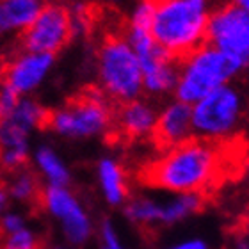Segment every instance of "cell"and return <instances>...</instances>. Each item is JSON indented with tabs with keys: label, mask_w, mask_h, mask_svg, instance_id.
I'll list each match as a JSON object with an SVG mask.
<instances>
[{
	"label": "cell",
	"mask_w": 249,
	"mask_h": 249,
	"mask_svg": "<svg viewBox=\"0 0 249 249\" xmlns=\"http://www.w3.org/2000/svg\"><path fill=\"white\" fill-rule=\"evenodd\" d=\"M102 249H124L110 221L102 223Z\"/></svg>",
	"instance_id": "603a6c76"
},
{
	"label": "cell",
	"mask_w": 249,
	"mask_h": 249,
	"mask_svg": "<svg viewBox=\"0 0 249 249\" xmlns=\"http://www.w3.org/2000/svg\"><path fill=\"white\" fill-rule=\"evenodd\" d=\"M36 164L39 167V171L45 175L48 180V185L52 187H66L70 183V171L66 166L62 164V160L53 153L48 146H41L36 151Z\"/></svg>",
	"instance_id": "e0dca14e"
},
{
	"label": "cell",
	"mask_w": 249,
	"mask_h": 249,
	"mask_svg": "<svg viewBox=\"0 0 249 249\" xmlns=\"http://www.w3.org/2000/svg\"><path fill=\"white\" fill-rule=\"evenodd\" d=\"M53 64V55L50 53H29L23 52L7 62L2 73V80L16 94H27L36 89L47 77Z\"/></svg>",
	"instance_id": "8fae6325"
},
{
	"label": "cell",
	"mask_w": 249,
	"mask_h": 249,
	"mask_svg": "<svg viewBox=\"0 0 249 249\" xmlns=\"http://www.w3.org/2000/svg\"><path fill=\"white\" fill-rule=\"evenodd\" d=\"M0 249H41V242L37 235L25 226L16 233L5 235L0 240Z\"/></svg>",
	"instance_id": "d6986e66"
},
{
	"label": "cell",
	"mask_w": 249,
	"mask_h": 249,
	"mask_svg": "<svg viewBox=\"0 0 249 249\" xmlns=\"http://www.w3.org/2000/svg\"><path fill=\"white\" fill-rule=\"evenodd\" d=\"M73 37L70 7L61 4L43 5L36 20L20 34V47L29 53L53 55Z\"/></svg>",
	"instance_id": "ba28073f"
},
{
	"label": "cell",
	"mask_w": 249,
	"mask_h": 249,
	"mask_svg": "<svg viewBox=\"0 0 249 249\" xmlns=\"http://www.w3.org/2000/svg\"><path fill=\"white\" fill-rule=\"evenodd\" d=\"M239 142L205 141L192 137L164 151L137 171V182L144 187L178 194H201L217 189L231 175V166H246Z\"/></svg>",
	"instance_id": "6da1fadb"
},
{
	"label": "cell",
	"mask_w": 249,
	"mask_h": 249,
	"mask_svg": "<svg viewBox=\"0 0 249 249\" xmlns=\"http://www.w3.org/2000/svg\"><path fill=\"white\" fill-rule=\"evenodd\" d=\"M171 249H207V244L203 240H189V242H183V244H178Z\"/></svg>",
	"instance_id": "cb8c5ba5"
},
{
	"label": "cell",
	"mask_w": 249,
	"mask_h": 249,
	"mask_svg": "<svg viewBox=\"0 0 249 249\" xmlns=\"http://www.w3.org/2000/svg\"><path fill=\"white\" fill-rule=\"evenodd\" d=\"M126 217L142 228H153L155 224L162 223V203L151 197H135L124 208Z\"/></svg>",
	"instance_id": "2e32d148"
},
{
	"label": "cell",
	"mask_w": 249,
	"mask_h": 249,
	"mask_svg": "<svg viewBox=\"0 0 249 249\" xmlns=\"http://www.w3.org/2000/svg\"><path fill=\"white\" fill-rule=\"evenodd\" d=\"M239 235H244V237H249V215H246L239 224Z\"/></svg>",
	"instance_id": "484cf974"
},
{
	"label": "cell",
	"mask_w": 249,
	"mask_h": 249,
	"mask_svg": "<svg viewBox=\"0 0 249 249\" xmlns=\"http://www.w3.org/2000/svg\"><path fill=\"white\" fill-rule=\"evenodd\" d=\"M239 5L240 7H244V9L249 13V0H242V2H239Z\"/></svg>",
	"instance_id": "4316f807"
},
{
	"label": "cell",
	"mask_w": 249,
	"mask_h": 249,
	"mask_svg": "<svg viewBox=\"0 0 249 249\" xmlns=\"http://www.w3.org/2000/svg\"><path fill=\"white\" fill-rule=\"evenodd\" d=\"M25 228V221L20 213H5L0 217V231L2 235H11L16 233L20 230Z\"/></svg>",
	"instance_id": "7402d4cb"
},
{
	"label": "cell",
	"mask_w": 249,
	"mask_h": 249,
	"mask_svg": "<svg viewBox=\"0 0 249 249\" xmlns=\"http://www.w3.org/2000/svg\"><path fill=\"white\" fill-rule=\"evenodd\" d=\"M208 18L210 9L203 0L157 2L151 37L173 61L182 64L205 45Z\"/></svg>",
	"instance_id": "7a4b0ae2"
},
{
	"label": "cell",
	"mask_w": 249,
	"mask_h": 249,
	"mask_svg": "<svg viewBox=\"0 0 249 249\" xmlns=\"http://www.w3.org/2000/svg\"><path fill=\"white\" fill-rule=\"evenodd\" d=\"M7 192L11 197L23 203H39V199H41V189H39L36 175L25 171V169L16 173L13 182L7 187Z\"/></svg>",
	"instance_id": "ac0fdd59"
},
{
	"label": "cell",
	"mask_w": 249,
	"mask_h": 249,
	"mask_svg": "<svg viewBox=\"0 0 249 249\" xmlns=\"http://www.w3.org/2000/svg\"><path fill=\"white\" fill-rule=\"evenodd\" d=\"M7 199H9V192H7V187L0 185V215L7 207Z\"/></svg>",
	"instance_id": "d4e9b609"
},
{
	"label": "cell",
	"mask_w": 249,
	"mask_h": 249,
	"mask_svg": "<svg viewBox=\"0 0 249 249\" xmlns=\"http://www.w3.org/2000/svg\"><path fill=\"white\" fill-rule=\"evenodd\" d=\"M57 249H61V248H57Z\"/></svg>",
	"instance_id": "f1b7e54d"
},
{
	"label": "cell",
	"mask_w": 249,
	"mask_h": 249,
	"mask_svg": "<svg viewBox=\"0 0 249 249\" xmlns=\"http://www.w3.org/2000/svg\"><path fill=\"white\" fill-rule=\"evenodd\" d=\"M100 91L116 104H128L142 93V70L124 34H107L98 50Z\"/></svg>",
	"instance_id": "3957f363"
},
{
	"label": "cell",
	"mask_w": 249,
	"mask_h": 249,
	"mask_svg": "<svg viewBox=\"0 0 249 249\" xmlns=\"http://www.w3.org/2000/svg\"><path fill=\"white\" fill-rule=\"evenodd\" d=\"M205 45L249 66V13L239 4H228L210 13Z\"/></svg>",
	"instance_id": "52a82bcc"
},
{
	"label": "cell",
	"mask_w": 249,
	"mask_h": 249,
	"mask_svg": "<svg viewBox=\"0 0 249 249\" xmlns=\"http://www.w3.org/2000/svg\"><path fill=\"white\" fill-rule=\"evenodd\" d=\"M39 205H43L53 217L61 221L64 235L71 244H82L88 240L91 235V223L88 213L84 212L77 197L66 187L48 185L45 191H41Z\"/></svg>",
	"instance_id": "9c48e42d"
},
{
	"label": "cell",
	"mask_w": 249,
	"mask_h": 249,
	"mask_svg": "<svg viewBox=\"0 0 249 249\" xmlns=\"http://www.w3.org/2000/svg\"><path fill=\"white\" fill-rule=\"evenodd\" d=\"M240 114V94L230 86H221L192 107V134L196 139L224 141L237 128Z\"/></svg>",
	"instance_id": "8992f818"
},
{
	"label": "cell",
	"mask_w": 249,
	"mask_h": 249,
	"mask_svg": "<svg viewBox=\"0 0 249 249\" xmlns=\"http://www.w3.org/2000/svg\"><path fill=\"white\" fill-rule=\"evenodd\" d=\"M157 118L159 116L150 104L134 100L114 109V121L109 134H112V137H120L121 141H139L151 135Z\"/></svg>",
	"instance_id": "7c38bea8"
},
{
	"label": "cell",
	"mask_w": 249,
	"mask_h": 249,
	"mask_svg": "<svg viewBox=\"0 0 249 249\" xmlns=\"http://www.w3.org/2000/svg\"><path fill=\"white\" fill-rule=\"evenodd\" d=\"M114 121V109L100 89L82 91L64 107L48 112L45 128L64 137H91L109 134Z\"/></svg>",
	"instance_id": "5b68a950"
},
{
	"label": "cell",
	"mask_w": 249,
	"mask_h": 249,
	"mask_svg": "<svg viewBox=\"0 0 249 249\" xmlns=\"http://www.w3.org/2000/svg\"><path fill=\"white\" fill-rule=\"evenodd\" d=\"M242 68V62L235 57L203 45L180 64V77L175 88L178 102L196 105L212 91L224 86Z\"/></svg>",
	"instance_id": "277c9868"
},
{
	"label": "cell",
	"mask_w": 249,
	"mask_h": 249,
	"mask_svg": "<svg viewBox=\"0 0 249 249\" xmlns=\"http://www.w3.org/2000/svg\"><path fill=\"white\" fill-rule=\"evenodd\" d=\"M155 5L157 2H141L134 9L132 16L128 20L130 29H139V31L151 32V23H153V16H155Z\"/></svg>",
	"instance_id": "ffe728a7"
},
{
	"label": "cell",
	"mask_w": 249,
	"mask_h": 249,
	"mask_svg": "<svg viewBox=\"0 0 249 249\" xmlns=\"http://www.w3.org/2000/svg\"><path fill=\"white\" fill-rule=\"evenodd\" d=\"M244 173H246V178H248V182H249V159L246 160V166H244Z\"/></svg>",
	"instance_id": "83f0119b"
},
{
	"label": "cell",
	"mask_w": 249,
	"mask_h": 249,
	"mask_svg": "<svg viewBox=\"0 0 249 249\" xmlns=\"http://www.w3.org/2000/svg\"><path fill=\"white\" fill-rule=\"evenodd\" d=\"M207 203L208 197L201 196V194H180L177 199L162 203V224L182 221L187 215L203 210Z\"/></svg>",
	"instance_id": "9a60e30c"
},
{
	"label": "cell",
	"mask_w": 249,
	"mask_h": 249,
	"mask_svg": "<svg viewBox=\"0 0 249 249\" xmlns=\"http://www.w3.org/2000/svg\"><path fill=\"white\" fill-rule=\"evenodd\" d=\"M151 142L162 153L192 139V107L175 102L162 110L151 132Z\"/></svg>",
	"instance_id": "30bf717a"
},
{
	"label": "cell",
	"mask_w": 249,
	"mask_h": 249,
	"mask_svg": "<svg viewBox=\"0 0 249 249\" xmlns=\"http://www.w3.org/2000/svg\"><path fill=\"white\" fill-rule=\"evenodd\" d=\"M43 4L36 0H4L0 2V39L13 32H23L39 15Z\"/></svg>",
	"instance_id": "4fadbf2b"
},
{
	"label": "cell",
	"mask_w": 249,
	"mask_h": 249,
	"mask_svg": "<svg viewBox=\"0 0 249 249\" xmlns=\"http://www.w3.org/2000/svg\"><path fill=\"white\" fill-rule=\"evenodd\" d=\"M98 178L105 199L110 205H121L128 197V185L123 167L112 159H104L98 164Z\"/></svg>",
	"instance_id": "5bb4252c"
},
{
	"label": "cell",
	"mask_w": 249,
	"mask_h": 249,
	"mask_svg": "<svg viewBox=\"0 0 249 249\" xmlns=\"http://www.w3.org/2000/svg\"><path fill=\"white\" fill-rule=\"evenodd\" d=\"M20 100V94H16L4 80H0V120H5L13 114Z\"/></svg>",
	"instance_id": "44dd1931"
}]
</instances>
